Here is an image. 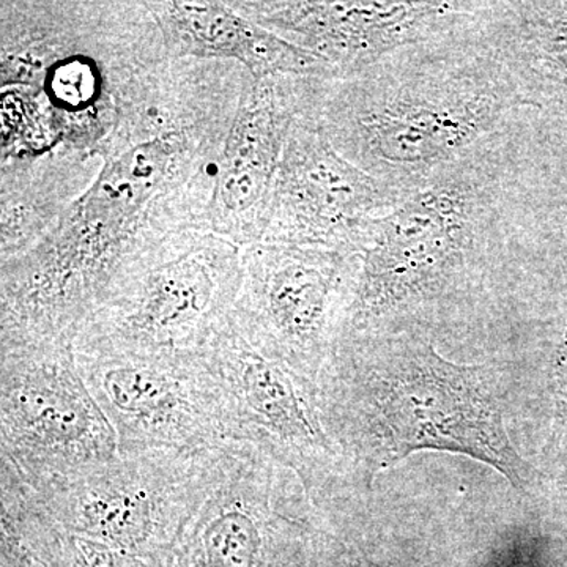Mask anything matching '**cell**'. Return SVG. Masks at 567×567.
Listing matches in <instances>:
<instances>
[{
  "instance_id": "cell-17",
  "label": "cell",
  "mask_w": 567,
  "mask_h": 567,
  "mask_svg": "<svg viewBox=\"0 0 567 567\" xmlns=\"http://www.w3.org/2000/svg\"><path fill=\"white\" fill-rule=\"evenodd\" d=\"M481 25L528 106L567 115V3L487 2Z\"/></svg>"
},
{
  "instance_id": "cell-20",
  "label": "cell",
  "mask_w": 567,
  "mask_h": 567,
  "mask_svg": "<svg viewBox=\"0 0 567 567\" xmlns=\"http://www.w3.org/2000/svg\"><path fill=\"white\" fill-rule=\"evenodd\" d=\"M0 567H48L39 548L17 536H0Z\"/></svg>"
},
{
  "instance_id": "cell-1",
  "label": "cell",
  "mask_w": 567,
  "mask_h": 567,
  "mask_svg": "<svg viewBox=\"0 0 567 567\" xmlns=\"http://www.w3.org/2000/svg\"><path fill=\"white\" fill-rule=\"evenodd\" d=\"M251 74L181 59L99 153V174L39 245L0 262V341L74 344L117 276L171 235L203 230L216 164Z\"/></svg>"
},
{
  "instance_id": "cell-10",
  "label": "cell",
  "mask_w": 567,
  "mask_h": 567,
  "mask_svg": "<svg viewBox=\"0 0 567 567\" xmlns=\"http://www.w3.org/2000/svg\"><path fill=\"white\" fill-rule=\"evenodd\" d=\"M74 352L117 435L118 454L204 451L229 442L221 385L204 352Z\"/></svg>"
},
{
  "instance_id": "cell-4",
  "label": "cell",
  "mask_w": 567,
  "mask_h": 567,
  "mask_svg": "<svg viewBox=\"0 0 567 567\" xmlns=\"http://www.w3.org/2000/svg\"><path fill=\"white\" fill-rule=\"evenodd\" d=\"M484 9L456 31L328 82L319 115L324 136L404 199L533 111L488 43Z\"/></svg>"
},
{
  "instance_id": "cell-21",
  "label": "cell",
  "mask_w": 567,
  "mask_h": 567,
  "mask_svg": "<svg viewBox=\"0 0 567 567\" xmlns=\"http://www.w3.org/2000/svg\"><path fill=\"white\" fill-rule=\"evenodd\" d=\"M554 399L558 416L567 420V315L565 333L559 342L554 363Z\"/></svg>"
},
{
  "instance_id": "cell-9",
  "label": "cell",
  "mask_w": 567,
  "mask_h": 567,
  "mask_svg": "<svg viewBox=\"0 0 567 567\" xmlns=\"http://www.w3.org/2000/svg\"><path fill=\"white\" fill-rule=\"evenodd\" d=\"M204 353L221 385L229 442L274 458L309 498L327 494L342 453L324 423L319 382L264 344L235 311Z\"/></svg>"
},
{
  "instance_id": "cell-13",
  "label": "cell",
  "mask_w": 567,
  "mask_h": 567,
  "mask_svg": "<svg viewBox=\"0 0 567 567\" xmlns=\"http://www.w3.org/2000/svg\"><path fill=\"white\" fill-rule=\"evenodd\" d=\"M287 468L241 442L223 447L213 486L156 567H275L306 516Z\"/></svg>"
},
{
  "instance_id": "cell-12",
  "label": "cell",
  "mask_w": 567,
  "mask_h": 567,
  "mask_svg": "<svg viewBox=\"0 0 567 567\" xmlns=\"http://www.w3.org/2000/svg\"><path fill=\"white\" fill-rule=\"evenodd\" d=\"M320 110L290 130L260 241L357 252L371 224L405 199L336 151Z\"/></svg>"
},
{
  "instance_id": "cell-3",
  "label": "cell",
  "mask_w": 567,
  "mask_h": 567,
  "mask_svg": "<svg viewBox=\"0 0 567 567\" xmlns=\"http://www.w3.org/2000/svg\"><path fill=\"white\" fill-rule=\"evenodd\" d=\"M171 62L145 0H2L0 164L55 151L99 158Z\"/></svg>"
},
{
  "instance_id": "cell-19",
  "label": "cell",
  "mask_w": 567,
  "mask_h": 567,
  "mask_svg": "<svg viewBox=\"0 0 567 567\" xmlns=\"http://www.w3.org/2000/svg\"><path fill=\"white\" fill-rule=\"evenodd\" d=\"M48 567H156L136 555L61 532L51 548Z\"/></svg>"
},
{
  "instance_id": "cell-2",
  "label": "cell",
  "mask_w": 567,
  "mask_h": 567,
  "mask_svg": "<svg viewBox=\"0 0 567 567\" xmlns=\"http://www.w3.org/2000/svg\"><path fill=\"white\" fill-rule=\"evenodd\" d=\"M543 224L544 186L511 123L371 224L334 342L424 334L425 320L516 279L543 246Z\"/></svg>"
},
{
  "instance_id": "cell-14",
  "label": "cell",
  "mask_w": 567,
  "mask_h": 567,
  "mask_svg": "<svg viewBox=\"0 0 567 567\" xmlns=\"http://www.w3.org/2000/svg\"><path fill=\"white\" fill-rule=\"evenodd\" d=\"M238 13L320 61L338 80L394 52L456 31L486 2H312L227 0Z\"/></svg>"
},
{
  "instance_id": "cell-8",
  "label": "cell",
  "mask_w": 567,
  "mask_h": 567,
  "mask_svg": "<svg viewBox=\"0 0 567 567\" xmlns=\"http://www.w3.org/2000/svg\"><path fill=\"white\" fill-rule=\"evenodd\" d=\"M0 461L33 491L118 457L74 344L0 350Z\"/></svg>"
},
{
  "instance_id": "cell-18",
  "label": "cell",
  "mask_w": 567,
  "mask_h": 567,
  "mask_svg": "<svg viewBox=\"0 0 567 567\" xmlns=\"http://www.w3.org/2000/svg\"><path fill=\"white\" fill-rule=\"evenodd\" d=\"M102 159L55 151L0 164V262L28 252L95 181Z\"/></svg>"
},
{
  "instance_id": "cell-16",
  "label": "cell",
  "mask_w": 567,
  "mask_h": 567,
  "mask_svg": "<svg viewBox=\"0 0 567 567\" xmlns=\"http://www.w3.org/2000/svg\"><path fill=\"white\" fill-rule=\"evenodd\" d=\"M173 61H227L244 66L254 81L274 76L338 80L328 63L268 31L229 2L145 0Z\"/></svg>"
},
{
  "instance_id": "cell-15",
  "label": "cell",
  "mask_w": 567,
  "mask_h": 567,
  "mask_svg": "<svg viewBox=\"0 0 567 567\" xmlns=\"http://www.w3.org/2000/svg\"><path fill=\"white\" fill-rule=\"evenodd\" d=\"M328 82L301 76L252 80L216 164L205 233L240 248L262 240L287 137L301 115L322 106Z\"/></svg>"
},
{
  "instance_id": "cell-6",
  "label": "cell",
  "mask_w": 567,
  "mask_h": 567,
  "mask_svg": "<svg viewBox=\"0 0 567 567\" xmlns=\"http://www.w3.org/2000/svg\"><path fill=\"white\" fill-rule=\"evenodd\" d=\"M241 282L244 248L205 230L171 235L117 276L74 349L203 353L233 317Z\"/></svg>"
},
{
  "instance_id": "cell-7",
  "label": "cell",
  "mask_w": 567,
  "mask_h": 567,
  "mask_svg": "<svg viewBox=\"0 0 567 567\" xmlns=\"http://www.w3.org/2000/svg\"><path fill=\"white\" fill-rule=\"evenodd\" d=\"M224 445L118 454L106 464L32 491L69 535L156 565L210 491Z\"/></svg>"
},
{
  "instance_id": "cell-11",
  "label": "cell",
  "mask_w": 567,
  "mask_h": 567,
  "mask_svg": "<svg viewBox=\"0 0 567 567\" xmlns=\"http://www.w3.org/2000/svg\"><path fill=\"white\" fill-rule=\"evenodd\" d=\"M357 254L259 244L244 248L235 315L264 344L319 382L333 350Z\"/></svg>"
},
{
  "instance_id": "cell-5",
  "label": "cell",
  "mask_w": 567,
  "mask_h": 567,
  "mask_svg": "<svg viewBox=\"0 0 567 567\" xmlns=\"http://www.w3.org/2000/svg\"><path fill=\"white\" fill-rule=\"evenodd\" d=\"M491 369L454 363L424 334L377 333L336 342L320 374L324 423L344 454L380 470L420 451L462 454L514 487L528 466L507 434Z\"/></svg>"
}]
</instances>
